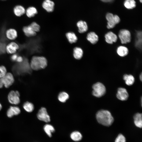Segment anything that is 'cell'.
<instances>
[{"mask_svg":"<svg viewBox=\"0 0 142 142\" xmlns=\"http://www.w3.org/2000/svg\"><path fill=\"white\" fill-rule=\"evenodd\" d=\"M48 64L47 60L45 57L34 56L31 58L30 65L31 69L37 71L45 68Z\"/></svg>","mask_w":142,"mask_h":142,"instance_id":"7a4b0ae2","label":"cell"},{"mask_svg":"<svg viewBox=\"0 0 142 142\" xmlns=\"http://www.w3.org/2000/svg\"><path fill=\"white\" fill-rule=\"evenodd\" d=\"M23 106L24 109L28 113L32 112L34 109V106L33 104L29 102H26L24 103Z\"/></svg>","mask_w":142,"mask_h":142,"instance_id":"4316f807","label":"cell"},{"mask_svg":"<svg viewBox=\"0 0 142 142\" xmlns=\"http://www.w3.org/2000/svg\"><path fill=\"white\" fill-rule=\"evenodd\" d=\"M139 78L140 80L141 81L142 80V73H141L139 75Z\"/></svg>","mask_w":142,"mask_h":142,"instance_id":"74e56055","label":"cell"},{"mask_svg":"<svg viewBox=\"0 0 142 142\" xmlns=\"http://www.w3.org/2000/svg\"><path fill=\"white\" fill-rule=\"evenodd\" d=\"M0 80L3 86L6 88H8L12 85L14 81L13 75L10 72L7 73L3 77L0 78Z\"/></svg>","mask_w":142,"mask_h":142,"instance_id":"52a82bcc","label":"cell"},{"mask_svg":"<svg viewBox=\"0 0 142 142\" xmlns=\"http://www.w3.org/2000/svg\"><path fill=\"white\" fill-rule=\"evenodd\" d=\"M116 96L121 101H125L127 100L129 94L125 88H120L118 89Z\"/></svg>","mask_w":142,"mask_h":142,"instance_id":"9c48e42d","label":"cell"},{"mask_svg":"<svg viewBox=\"0 0 142 142\" xmlns=\"http://www.w3.org/2000/svg\"><path fill=\"white\" fill-rule=\"evenodd\" d=\"M20 93L18 91L12 90L8 94V100L9 102L12 104L18 105L20 102Z\"/></svg>","mask_w":142,"mask_h":142,"instance_id":"5b68a950","label":"cell"},{"mask_svg":"<svg viewBox=\"0 0 142 142\" xmlns=\"http://www.w3.org/2000/svg\"><path fill=\"white\" fill-rule=\"evenodd\" d=\"M116 52L119 56L124 57L128 54L129 50L126 47L124 46H120L117 48Z\"/></svg>","mask_w":142,"mask_h":142,"instance_id":"7402d4cb","label":"cell"},{"mask_svg":"<svg viewBox=\"0 0 142 142\" xmlns=\"http://www.w3.org/2000/svg\"><path fill=\"white\" fill-rule=\"evenodd\" d=\"M43 129L47 134L50 137L52 136V133L55 130L53 126L49 124L45 125L43 127Z\"/></svg>","mask_w":142,"mask_h":142,"instance_id":"d4e9b609","label":"cell"},{"mask_svg":"<svg viewBox=\"0 0 142 142\" xmlns=\"http://www.w3.org/2000/svg\"><path fill=\"white\" fill-rule=\"evenodd\" d=\"M93 95L97 97H100L104 95L106 92V88L102 83L98 82L94 84L92 86Z\"/></svg>","mask_w":142,"mask_h":142,"instance_id":"3957f363","label":"cell"},{"mask_svg":"<svg viewBox=\"0 0 142 142\" xmlns=\"http://www.w3.org/2000/svg\"><path fill=\"white\" fill-rule=\"evenodd\" d=\"M37 13L36 9L33 7H31L27 8L26 11L27 16L29 18L33 17Z\"/></svg>","mask_w":142,"mask_h":142,"instance_id":"83f0119b","label":"cell"},{"mask_svg":"<svg viewBox=\"0 0 142 142\" xmlns=\"http://www.w3.org/2000/svg\"><path fill=\"white\" fill-rule=\"evenodd\" d=\"M6 47L5 44L0 42V54H3L6 52Z\"/></svg>","mask_w":142,"mask_h":142,"instance_id":"836d02e7","label":"cell"},{"mask_svg":"<svg viewBox=\"0 0 142 142\" xmlns=\"http://www.w3.org/2000/svg\"><path fill=\"white\" fill-rule=\"evenodd\" d=\"M73 56L77 60L81 59L83 57V49L80 47H76L73 49Z\"/></svg>","mask_w":142,"mask_h":142,"instance_id":"2e32d148","label":"cell"},{"mask_svg":"<svg viewBox=\"0 0 142 142\" xmlns=\"http://www.w3.org/2000/svg\"><path fill=\"white\" fill-rule=\"evenodd\" d=\"M23 31L25 36L28 37H34L37 34L36 32L34 31L29 25L24 26Z\"/></svg>","mask_w":142,"mask_h":142,"instance_id":"d6986e66","label":"cell"},{"mask_svg":"<svg viewBox=\"0 0 142 142\" xmlns=\"http://www.w3.org/2000/svg\"><path fill=\"white\" fill-rule=\"evenodd\" d=\"M124 5L127 9H132L135 7L136 2L134 0H125Z\"/></svg>","mask_w":142,"mask_h":142,"instance_id":"f546056e","label":"cell"},{"mask_svg":"<svg viewBox=\"0 0 142 142\" xmlns=\"http://www.w3.org/2000/svg\"><path fill=\"white\" fill-rule=\"evenodd\" d=\"M78 29V32L80 33H84L88 30V27L86 22L84 21H80L77 24Z\"/></svg>","mask_w":142,"mask_h":142,"instance_id":"e0dca14e","label":"cell"},{"mask_svg":"<svg viewBox=\"0 0 142 142\" xmlns=\"http://www.w3.org/2000/svg\"><path fill=\"white\" fill-rule=\"evenodd\" d=\"M134 123L135 126L141 128L142 126V114L137 113L135 114L134 116Z\"/></svg>","mask_w":142,"mask_h":142,"instance_id":"ffe728a7","label":"cell"},{"mask_svg":"<svg viewBox=\"0 0 142 142\" xmlns=\"http://www.w3.org/2000/svg\"><path fill=\"white\" fill-rule=\"evenodd\" d=\"M65 36L68 42L70 44L77 42L78 38L75 34L73 32H69L65 34Z\"/></svg>","mask_w":142,"mask_h":142,"instance_id":"44dd1931","label":"cell"},{"mask_svg":"<svg viewBox=\"0 0 142 142\" xmlns=\"http://www.w3.org/2000/svg\"><path fill=\"white\" fill-rule=\"evenodd\" d=\"M106 42L109 44H112L116 42L118 37L116 35L111 31L108 32L105 35Z\"/></svg>","mask_w":142,"mask_h":142,"instance_id":"8fae6325","label":"cell"},{"mask_svg":"<svg viewBox=\"0 0 142 142\" xmlns=\"http://www.w3.org/2000/svg\"><path fill=\"white\" fill-rule=\"evenodd\" d=\"M126 141L125 137L121 134H119L115 140V142H126Z\"/></svg>","mask_w":142,"mask_h":142,"instance_id":"d6a6232c","label":"cell"},{"mask_svg":"<svg viewBox=\"0 0 142 142\" xmlns=\"http://www.w3.org/2000/svg\"><path fill=\"white\" fill-rule=\"evenodd\" d=\"M37 117L39 120L48 123L50 120V117L46 109L44 107H42L39 109L37 113Z\"/></svg>","mask_w":142,"mask_h":142,"instance_id":"ba28073f","label":"cell"},{"mask_svg":"<svg viewBox=\"0 0 142 142\" xmlns=\"http://www.w3.org/2000/svg\"><path fill=\"white\" fill-rule=\"evenodd\" d=\"M104 2H111L113 1L114 0H100Z\"/></svg>","mask_w":142,"mask_h":142,"instance_id":"8d00e7d4","label":"cell"},{"mask_svg":"<svg viewBox=\"0 0 142 142\" xmlns=\"http://www.w3.org/2000/svg\"><path fill=\"white\" fill-rule=\"evenodd\" d=\"M6 35L7 38L10 40H14L16 39L18 36L16 31L12 28L7 30L6 32Z\"/></svg>","mask_w":142,"mask_h":142,"instance_id":"ac0fdd59","label":"cell"},{"mask_svg":"<svg viewBox=\"0 0 142 142\" xmlns=\"http://www.w3.org/2000/svg\"><path fill=\"white\" fill-rule=\"evenodd\" d=\"M18 56L17 55L14 54L12 56L11 59L12 61H16Z\"/></svg>","mask_w":142,"mask_h":142,"instance_id":"d590c367","label":"cell"},{"mask_svg":"<svg viewBox=\"0 0 142 142\" xmlns=\"http://www.w3.org/2000/svg\"><path fill=\"white\" fill-rule=\"evenodd\" d=\"M106 18L108 21L107 28L108 29L113 28L115 25L119 23L120 21L119 17L116 15H114L111 13H108Z\"/></svg>","mask_w":142,"mask_h":142,"instance_id":"277c9868","label":"cell"},{"mask_svg":"<svg viewBox=\"0 0 142 142\" xmlns=\"http://www.w3.org/2000/svg\"><path fill=\"white\" fill-rule=\"evenodd\" d=\"M26 11L24 8L21 5L17 6L14 8V13L17 16H21Z\"/></svg>","mask_w":142,"mask_h":142,"instance_id":"603a6c76","label":"cell"},{"mask_svg":"<svg viewBox=\"0 0 142 142\" xmlns=\"http://www.w3.org/2000/svg\"><path fill=\"white\" fill-rule=\"evenodd\" d=\"M71 139L74 141H78L82 139V136L81 134L78 131H75L72 132L70 135Z\"/></svg>","mask_w":142,"mask_h":142,"instance_id":"484cf974","label":"cell"},{"mask_svg":"<svg viewBox=\"0 0 142 142\" xmlns=\"http://www.w3.org/2000/svg\"><path fill=\"white\" fill-rule=\"evenodd\" d=\"M96 116L98 123L104 126H110L114 122L113 117L110 113L107 110H101L98 111Z\"/></svg>","mask_w":142,"mask_h":142,"instance_id":"6da1fadb","label":"cell"},{"mask_svg":"<svg viewBox=\"0 0 142 142\" xmlns=\"http://www.w3.org/2000/svg\"><path fill=\"white\" fill-rule=\"evenodd\" d=\"M2 106L1 104V103H0V111L2 109Z\"/></svg>","mask_w":142,"mask_h":142,"instance_id":"f35d334b","label":"cell"},{"mask_svg":"<svg viewBox=\"0 0 142 142\" xmlns=\"http://www.w3.org/2000/svg\"><path fill=\"white\" fill-rule=\"evenodd\" d=\"M23 60V59L22 57L21 56H18L16 60V61L19 63H22Z\"/></svg>","mask_w":142,"mask_h":142,"instance_id":"e575fe53","label":"cell"},{"mask_svg":"<svg viewBox=\"0 0 142 142\" xmlns=\"http://www.w3.org/2000/svg\"><path fill=\"white\" fill-rule=\"evenodd\" d=\"M54 2L50 0H45L42 4L43 7L47 12H52L54 9Z\"/></svg>","mask_w":142,"mask_h":142,"instance_id":"4fadbf2b","label":"cell"},{"mask_svg":"<svg viewBox=\"0 0 142 142\" xmlns=\"http://www.w3.org/2000/svg\"><path fill=\"white\" fill-rule=\"evenodd\" d=\"M7 73L6 67L4 65L0 66V78L3 77Z\"/></svg>","mask_w":142,"mask_h":142,"instance_id":"1f68e13d","label":"cell"},{"mask_svg":"<svg viewBox=\"0 0 142 142\" xmlns=\"http://www.w3.org/2000/svg\"><path fill=\"white\" fill-rule=\"evenodd\" d=\"M21 112V110L18 107L11 106L7 110L6 114L8 117L11 118L14 116L18 115Z\"/></svg>","mask_w":142,"mask_h":142,"instance_id":"7c38bea8","label":"cell"},{"mask_svg":"<svg viewBox=\"0 0 142 142\" xmlns=\"http://www.w3.org/2000/svg\"><path fill=\"white\" fill-rule=\"evenodd\" d=\"M142 32L140 31H138L136 33L135 45L136 47L139 49H141L142 48Z\"/></svg>","mask_w":142,"mask_h":142,"instance_id":"9a60e30c","label":"cell"},{"mask_svg":"<svg viewBox=\"0 0 142 142\" xmlns=\"http://www.w3.org/2000/svg\"><path fill=\"white\" fill-rule=\"evenodd\" d=\"M68 94L66 92H63L59 93L58 96L59 100L62 103H64L69 99Z\"/></svg>","mask_w":142,"mask_h":142,"instance_id":"f1b7e54d","label":"cell"},{"mask_svg":"<svg viewBox=\"0 0 142 142\" xmlns=\"http://www.w3.org/2000/svg\"></svg>","mask_w":142,"mask_h":142,"instance_id":"60d3db41","label":"cell"},{"mask_svg":"<svg viewBox=\"0 0 142 142\" xmlns=\"http://www.w3.org/2000/svg\"><path fill=\"white\" fill-rule=\"evenodd\" d=\"M19 48V45L14 42H12L6 46V51L8 54H14Z\"/></svg>","mask_w":142,"mask_h":142,"instance_id":"30bf717a","label":"cell"},{"mask_svg":"<svg viewBox=\"0 0 142 142\" xmlns=\"http://www.w3.org/2000/svg\"><path fill=\"white\" fill-rule=\"evenodd\" d=\"M123 79L125 81L127 85L130 86L133 85L135 81V79L133 75L131 74H125L123 76Z\"/></svg>","mask_w":142,"mask_h":142,"instance_id":"cb8c5ba5","label":"cell"},{"mask_svg":"<svg viewBox=\"0 0 142 142\" xmlns=\"http://www.w3.org/2000/svg\"><path fill=\"white\" fill-rule=\"evenodd\" d=\"M86 38L87 40L92 44L96 43L99 40L98 36L93 32H91L88 33Z\"/></svg>","mask_w":142,"mask_h":142,"instance_id":"5bb4252c","label":"cell"},{"mask_svg":"<svg viewBox=\"0 0 142 142\" xmlns=\"http://www.w3.org/2000/svg\"><path fill=\"white\" fill-rule=\"evenodd\" d=\"M139 1L141 3L142 2V0H139Z\"/></svg>","mask_w":142,"mask_h":142,"instance_id":"ab89813d","label":"cell"},{"mask_svg":"<svg viewBox=\"0 0 142 142\" xmlns=\"http://www.w3.org/2000/svg\"><path fill=\"white\" fill-rule=\"evenodd\" d=\"M33 30L36 32H39L40 30L39 25L35 22H32L29 25Z\"/></svg>","mask_w":142,"mask_h":142,"instance_id":"4dcf8cb0","label":"cell"},{"mask_svg":"<svg viewBox=\"0 0 142 142\" xmlns=\"http://www.w3.org/2000/svg\"><path fill=\"white\" fill-rule=\"evenodd\" d=\"M118 37L122 44H126L131 41V34L130 32L126 29H122L120 31Z\"/></svg>","mask_w":142,"mask_h":142,"instance_id":"8992f818","label":"cell"}]
</instances>
